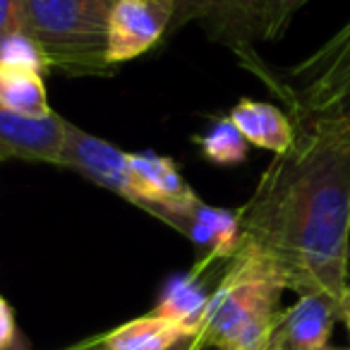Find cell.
<instances>
[{
  "label": "cell",
  "mask_w": 350,
  "mask_h": 350,
  "mask_svg": "<svg viewBox=\"0 0 350 350\" xmlns=\"http://www.w3.org/2000/svg\"><path fill=\"white\" fill-rule=\"evenodd\" d=\"M243 243L269 257L288 291L343 302L350 288V120H295L238 209Z\"/></svg>",
  "instance_id": "1"
},
{
  "label": "cell",
  "mask_w": 350,
  "mask_h": 350,
  "mask_svg": "<svg viewBox=\"0 0 350 350\" xmlns=\"http://www.w3.org/2000/svg\"><path fill=\"white\" fill-rule=\"evenodd\" d=\"M283 291L288 286L271 259L240 240L214 286L200 338L211 350H269Z\"/></svg>",
  "instance_id": "2"
},
{
  "label": "cell",
  "mask_w": 350,
  "mask_h": 350,
  "mask_svg": "<svg viewBox=\"0 0 350 350\" xmlns=\"http://www.w3.org/2000/svg\"><path fill=\"white\" fill-rule=\"evenodd\" d=\"M25 31L49 68L70 75L108 70L106 39L113 0H22Z\"/></svg>",
  "instance_id": "3"
},
{
  "label": "cell",
  "mask_w": 350,
  "mask_h": 350,
  "mask_svg": "<svg viewBox=\"0 0 350 350\" xmlns=\"http://www.w3.org/2000/svg\"><path fill=\"white\" fill-rule=\"evenodd\" d=\"M245 65H250L291 106L293 120H350V20L307 58L281 72L262 65L257 55L245 60Z\"/></svg>",
  "instance_id": "4"
},
{
  "label": "cell",
  "mask_w": 350,
  "mask_h": 350,
  "mask_svg": "<svg viewBox=\"0 0 350 350\" xmlns=\"http://www.w3.org/2000/svg\"><path fill=\"white\" fill-rule=\"evenodd\" d=\"M170 5L173 29L197 22L211 39L245 60L257 55V41H273L288 29L286 0H170Z\"/></svg>",
  "instance_id": "5"
},
{
  "label": "cell",
  "mask_w": 350,
  "mask_h": 350,
  "mask_svg": "<svg viewBox=\"0 0 350 350\" xmlns=\"http://www.w3.org/2000/svg\"><path fill=\"white\" fill-rule=\"evenodd\" d=\"M58 168L75 170L144 211L142 192L137 187L125 151L101 137L89 135L82 127H75L72 122H68V130H65V144Z\"/></svg>",
  "instance_id": "6"
},
{
  "label": "cell",
  "mask_w": 350,
  "mask_h": 350,
  "mask_svg": "<svg viewBox=\"0 0 350 350\" xmlns=\"http://www.w3.org/2000/svg\"><path fill=\"white\" fill-rule=\"evenodd\" d=\"M170 17V0H113L106 39L108 65L144 55L165 34Z\"/></svg>",
  "instance_id": "7"
},
{
  "label": "cell",
  "mask_w": 350,
  "mask_h": 350,
  "mask_svg": "<svg viewBox=\"0 0 350 350\" xmlns=\"http://www.w3.org/2000/svg\"><path fill=\"white\" fill-rule=\"evenodd\" d=\"M127 161L142 192L144 211L168 224L170 228L178 219L190 214L192 206L200 202L195 190L183 180L175 161L168 156L154 151H135L127 154Z\"/></svg>",
  "instance_id": "8"
},
{
  "label": "cell",
  "mask_w": 350,
  "mask_h": 350,
  "mask_svg": "<svg viewBox=\"0 0 350 350\" xmlns=\"http://www.w3.org/2000/svg\"><path fill=\"white\" fill-rule=\"evenodd\" d=\"M68 120L58 113L25 118L0 108V163L10 159L60 165Z\"/></svg>",
  "instance_id": "9"
},
{
  "label": "cell",
  "mask_w": 350,
  "mask_h": 350,
  "mask_svg": "<svg viewBox=\"0 0 350 350\" xmlns=\"http://www.w3.org/2000/svg\"><path fill=\"white\" fill-rule=\"evenodd\" d=\"M340 317V302L321 293H305L278 314L269 350H329L331 329Z\"/></svg>",
  "instance_id": "10"
},
{
  "label": "cell",
  "mask_w": 350,
  "mask_h": 350,
  "mask_svg": "<svg viewBox=\"0 0 350 350\" xmlns=\"http://www.w3.org/2000/svg\"><path fill=\"white\" fill-rule=\"evenodd\" d=\"M206 271L209 269L195 267L190 273L170 278L163 291H161L159 302H156V307L151 312L175 321L178 326L190 331L192 336H200L206 310H209L211 293H214V288L209 286V281L204 276Z\"/></svg>",
  "instance_id": "11"
},
{
  "label": "cell",
  "mask_w": 350,
  "mask_h": 350,
  "mask_svg": "<svg viewBox=\"0 0 350 350\" xmlns=\"http://www.w3.org/2000/svg\"><path fill=\"white\" fill-rule=\"evenodd\" d=\"M228 118L250 144L271 151L273 156L283 154L295 139V120L273 103L240 98Z\"/></svg>",
  "instance_id": "12"
},
{
  "label": "cell",
  "mask_w": 350,
  "mask_h": 350,
  "mask_svg": "<svg viewBox=\"0 0 350 350\" xmlns=\"http://www.w3.org/2000/svg\"><path fill=\"white\" fill-rule=\"evenodd\" d=\"M192 338L190 331L178 326L175 321L159 317L154 312L130 319L116 326L108 334L98 336L101 350H173L183 340Z\"/></svg>",
  "instance_id": "13"
},
{
  "label": "cell",
  "mask_w": 350,
  "mask_h": 350,
  "mask_svg": "<svg viewBox=\"0 0 350 350\" xmlns=\"http://www.w3.org/2000/svg\"><path fill=\"white\" fill-rule=\"evenodd\" d=\"M0 108L25 118H46L53 113L44 72L29 68L0 65Z\"/></svg>",
  "instance_id": "14"
},
{
  "label": "cell",
  "mask_w": 350,
  "mask_h": 350,
  "mask_svg": "<svg viewBox=\"0 0 350 350\" xmlns=\"http://www.w3.org/2000/svg\"><path fill=\"white\" fill-rule=\"evenodd\" d=\"M195 144L200 146L202 156L209 159L216 165H238L247 159V144L243 132L233 125L228 116L219 118L204 130L200 137H195Z\"/></svg>",
  "instance_id": "15"
},
{
  "label": "cell",
  "mask_w": 350,
  "mask_h": 350,
  "mask_svg": "<svg viewBox=\"0 0 350 350\" xmlns=\"http://www.w3.org/2000/svg\"><path fill=\"white\" fill-rule=\"evenodd\" d=\"M25 31V5L22 0H0V44Z\"/></svg>",
  "instance_id": "16"
},
{
  "label": "cell",
  "mask_w": 350,
  "mask_h": 350,
  "mask_svg": "<svg viewBox=\"0 0 350 350\" xmlns=\"http://www.w3.org/2000/svg\"><path fill=\"white\" fill-rule=\"evenodd\" d=\"M17 340V324L12 307L8 305V300L0 295V350H10Z\"/></svg>",
  "instance_id": "17"
},
{
  "label": "cell",
  "mask_w": 350,
  "mask_h": 350,
  "mask_svg": "<svg viewBox=\"0 0 350 350\" xmlns=\"http://www.w3.org/2000/svg\"><path fill=\"white\" fill-rule=\"evenodd\" d=\"M173 350H206V345H204V340H202L200 336H192V338L183 340L180 345H175Z\"/></svg>",
  "instance_id": "18"
},
{
  "label": "cell",
  "mask_w": 350,
  "mask_h": 350,
  "mask_svg": "<svg viewBox=\"0 0 350 350\" xmlns=\"http://www.w3.org/2000/svg\"><path fill=\"white\" fill-rule=\"evenodd\" d=\"M310 0H286V20L288 25H291V20L295 17V12L300 10V8H305Z\"/></svg>",
  "instance_id": "19"
},
{
  "label": "cell",
  "mask_w": 350,
  "mask_h": 350,
  "mask_svg": "<svg viewBox=\"0 0 350 350\" xmlns=\"http://www.w3.org/2000/svg\"><path fill=\"white\" fill-rule=\"evenodd\" d=\"M340 317H343V321L350 329V288H348V293H345L343 302H340Z\"/></svg>",
  "instance_id": "20"
},
{
  "label": "cell",
  "mask_w": 350,
  "mask_h": 350,
  "mask_svg": "<svg viewBox=\"0 0 350 350\" xmlns=\"http://www.w3.org/2000/svg\"><path fill=\"white\" fill-rule=\"evenodd\" d=\"M65 350H101V348H98V338H92V340H84V343L72 345V348H65Z\"/></svg>",
  "instance_id": "21"
},
{
  "label": "cell",
  "mask_w": 350,
  "mask_h": 350,
  "mask_svg": "<svg viewBox=\"0 0 350 350\" xmlns=\"http://www.w3.org/2000/svg\"><path fill=\"white\" fill-rule=\"evenodd\" d=\"M334 350H350V348H334Z\"/></svg>",
  "instance_id": "22"
}]
</instances>
